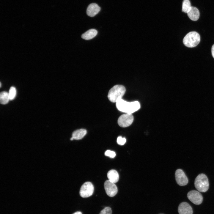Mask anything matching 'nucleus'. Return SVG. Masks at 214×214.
<instances>
[{"label": "nucleus", "instance_id": "obj_19", "mask_svg": "<svg viewBox=\"0 0 214 214\" xmlns=\"http://www.w3.org/2000/svg\"><path fill=\"white\" fill-rule=\"evenodd\" d=\"M112 211L109 207H106L103 209L99 214H111Z\"/></svg>", "mask_w": 214, "mask_h": 214}, {"label": "nucleus", "instance_id": "obj_1", "mask_svg": "<svg viewBox=\"0 0 214 214\" xmlns=\"http://www.w3.org/2000/svg\"><path fill=\"white\" fill-rule=\"evenodd\" d=\"M116 106L119 111L128 114H132L140 108V104L138 101L128 102L122 98L117 101Z\"/></svg>", "mask_w": 214, "mask_h": 214}, {"label": "nucleus", "instance_id": "obj_6", "mask_svg": "<svg viewBox=\"0 0 214 214\" xmlns=\"http://www.w3.org/2000/svg\"><path fill=\"white\" fill-rule=\"evenodd\" d=\"M133 121V117L132 114L126 113L120 116L117 122L120 127L125 128L130 125Z\"/></svg>", "mask_w": 214, "mask_h": 214}, {"label": "nucleus", "instance_id": "obj_3", "mask_svg": "<svg viewBox=\"0 0 214 214\" xmlns=\"http://www.w3.org/2000/svg\"><path fill=\"white\" fill-rule=\"evenodd\" d=\"M200 37L197 32H191L188 33L184 37L183 42L184 44L189 48H193L196 46L199 43Z\"/></svg>", "mask_w": 214, "mask_h": 214}, {"label": "nucleus", "instance_id": "obj_4", "mask_svg": "<svg viewBox=\"0 0 214 214\" xmlns=\"http://www.w3.org/2000/svg\"><path fill=\"white\" fill-rule=\"evenodd\" d=\"M194 185L199 191L206 192L209 188V183L207 176L203 174H199L195 179Z\"/></svg>", "mask_w": 214, "mask_h": 214}, {"label": "nucleus", "instance_id": "obj_8", "mask_svg": "<svg viewBox=\"0 0 214 214\" xmlns=\"http://www.w3.org/2000/svg\"><path fill=\"white\" fill-rule=\"evenodd\" d=\"M104 187L106 193L110 197L114 196L117 193L118 189L116 185L108 180L105 182Z\"/></svg>", "mask_w": 214, "mask_h": 214}, {"label": "nucleus", "instance_id": "obj_23", "mask_svg": "<svg viewBox=\"0 0 214 214\" xmlns=\"http://www.w3.org/2000/svg\"><path fill=\"white\" fill-rule=\"evenodd\" d=\"M73 214H82V213L80 211H77L75 212Z\"/></svg>", "mask_w": 214, "mask_h": 214}, {"label": "nucleus", "instance_id": "obj_16", "mask_svg": "<svg viewBox=\"0 0 214 214\" xmlns=\"http://www.w3.org/2000/svg\"><path fill=\"white\" fill-rule=\"evenodd\" d=\"M10 100L8 93L3 91L1 92L0 94V102L1 104H7Z\"/></svg>", "mask_w": 214, "mask_h": 214}, {"label": "nucleus", "instance_id": "obj_14", "mask_svg": "<svg viewBox=\"0 0 214 214\" xmlns=\"http://www.w3.org/2000/svg\"><path fill=\"white\" fill-rule=\"evenodd\" d=\"M87 133L86 130L81 129L74 131L72 134V137L74 139L80 140L83 138Z\"/></svg>", "mask_w": 214, "mask_h": 214}, {"label": "nucleus", "instance_id": "obj_25", "mask_svg": "<svg viewBox=\"0 0 214 214\" xmlns=\"http://www.w3.org/2000/svg\"></svg>", "mask_w": 214, "mask_h": 214}, {"label": "nucleus", "instance_id": "obj_24", "mask_svg": "<svg viewBox=\"0 0 214 214\" xmlns=\"http://www.w3.org/2000/svg\"><path fill=\"white\" fill-rule=\"evenodd\" d=\"M0 87H1V82H0Z\"/></svg>", "mask_w": 214, "mask_h": 214}, {"label": "nucleus", "instance_id": "obj_21", "mask_svg": "<svg viewBox=\"0 0 214 214\" xmlns=\"http://www.w3.org/2000/svg\"><path fill=\"white\" fill-rule=\"evenodd\" d=\"M117 141L118 144L122 145L125 143L126 139L125 138H122V136H119L117 138Z\"/></svg>", "mask_w": 214, "mask_h": 214}, {"label": "nucleus", "instance_id": "obj_15", "mask_svg": "<svg viewBox=\"0 0 214 214\" xmlns=\"http://www.w3.org/2000/svg\"><path fill=\"white\" fill-rule=\"evenodd\" d=\"M97 31L94 29H89L83 33L81 37L86 40H89L95 37L97 34Z\"/></svg>", "mask_w": 214, "mask_h": 214}, {"label": "nucleus", "instance_id": "obj_22", "mask_svg": "<svg viewBox=\"0 0 214 214\" xmlns=\"http://www.w3.org/2000/svg\"><path fill=\"white\" fill-rule=\"evenodd\" d=\"M211 53L212 56L213 58H214V44L213 45L212 47Z\"/></svg>", "mask_w": 214, "mask_h": 214}, {"label": "nucleus", "instance_id": "obj_12", "mask_svg": "<svg viewBox=\"0 0 214 214\" xmlns=\"http://www.w3.org/2000/svg\"><path fill=\"white\" fill-rule=\"evenodd\" d=\"M188 17L193 21L197 20L199 17V12L197 8L191 7L187 13Z\"/></svg>", "mask_w": 214, "mask_h": 214}, {"label": "nucleus", "instance_id": "obj_10", "mask_svg": "<svg viewBox=\"0 0 214 214\" xmlns=\"http://www.w3.org/2000/svg\"><path fill=\"white\" fill-rule=\"evenodd\" d=\"M178 212L179 214H193V210L191 206L186 202H182L179 205Z\"/></svg>", "mask_w": 214, "mask_h": 214}, {"label": "nucleus", "instance_id": "obj_13", "mask_svg": "<svg viewBox=\"0 0 214 214\" xmlns=\"http://www.w3.org/2000/svg\"><path fill=\"white\" fill-rule=\"evenodd\" d=\"M107 176L108 180L113 183H116L119 180V174L115 170L112 169L109 171L108 172Z\"/></svg>", "mask_w": 214, "mask_h": 214}, {"label": "nucleus", "instance_id": "obj_2", "mask_svg": "<svg viewBox=\"0 0 214 214\" xmlns=\"http://www.w3.org/2000/svg\"><path fill=\"white\" fill-rule=\"evenodd\" d=\"M126 89L123 85H115L110 89L108 97L109 100L113 103H116L119 99L122 98L125 93Z\"/></svg>", "mask_w": 214, "mask_h": 214}, {"label": "nucleus", "instance_id": "obj_7", "mask_svg": "<svg viewBox=\"0 0 214 214\" xmlns=\"http://www.w3.org/2000/svg\"><path fill=\"white\" fill-rule=\"evenodd\" d=\"M188 199L193 203L196 205H199L203 201V197L199 191L192 190L189 192L187 194Z\"/></svg>", "mask_w": 214, "mask_h": 214}, {"label": "nucleus", "instance_id": "obj_18", "mask_svg": "<svg viewBox=\"0 0 214 214\" xmlns=\"http://www.w3.org/2000/svg\"><path fill=\"white\" fill-rule=\"evenodd\" d=\"M10 100H12L15 97L16 94V90L15 87L11 86L8 92Z\"/></svg>", "mask_w": 214, "mask_h": 214}, {"label": "nucleus", "instance_id": "obj_9", "mask_svg": "<svg viewBox=\"0 0 214 214\" xmlns=\"http://www.w3.org/2000/svg\"><path fill=\"white\" fill-rule=\"evenodd\" d=\"M175 177L177 183L180 186L185 185L188 183V179L184 172L181 169H178L176 170Z\"/></svg>", "mask_w": 214, "mask_h": 214}, {"label": "nucleus", "instance_id": "obj_5", "mask_svg": "<svg viewBox=\"0 0 214 214\" xmlns=\"http://www.w3.org/2000/svg\"><path fill=\"white\" fill-rule=\"evenodd\" d=\"M94 190L93 184L90 182H87L83 184L81 187L79 194L83 198H87L92 195Z\"/></svg>", "mask_w": 214, "mask_h": 214}, {"label": "nucleus", "instance_id": "obj_20", "mask_svg": "<svg viewBox=\"0 0 214 214\" xmlns=\"http://www.w3.org/2000/svg\"><path fill=\"white\" fill-rule=\"evenodd\" d=\"M105 155L106 156H108L111 158H113L115 156L116 153L114 151L108 150L105 152Z\"/></svg>", "mask_w": 214, "mask_h": 214}, {"label": "nucleus", "instance_id": "obj_17", "mask_svg": "<svg viewBox=\"0 0 214 214\" xmlns=\"http://www.w3.org/2000/svg\"><path fill=\"white\" fill-rule=\"evenodd\" d=\"M191 6L189 0H183L182 4V11L187 13Z\"/></svg>", "mask_w": 214, "mask_h": 214}, {"label": "nucleus", "instance_id": "obj_11", "mask_svg": "<svg viewBox=\"0 0 214 214\" xmlns=\"http://www.w3.org/2000/svg\"><path fill=\"white\" fill-rule=\"evenodd\" d=\"M100 7L96 4L91 3L88 6L86 13L88 15L92 17L97 15L100 11Z\"/></svg>", "mask_w": 214, "mask_h": 214}]
</instances>
